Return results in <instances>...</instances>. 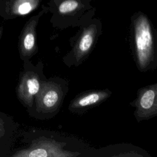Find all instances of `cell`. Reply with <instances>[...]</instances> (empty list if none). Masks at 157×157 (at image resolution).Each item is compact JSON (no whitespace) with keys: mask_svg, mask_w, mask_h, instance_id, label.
<instances>
[{"mask_svg":"<svg viewBox=\"0 0 157 157\" xmlns=\"http://www.w3.org/2000/svg\"><path fill=\"white\" fill-rule=\"evenodd\" d=\"M64 144L49 139H38L28 148L16 151L13 157H66L77 156L63 148Z\"/></svg>","mask_w":157,"mask_h":157,"instance_id":"52a82bcc","label":"cell"},{"mask_svg":"<svg viewBox=\"0 0 157 157\" xmlns=\"http://www.w3.org/2000/svg\"><path fill=\"white\" fill-rule=\"evenodd\" d=\"M133 51L139 69L142 72L156 67V54L153 26L148 17L142 12L131 17Z\"/></svg>","mask_w":157,"mask_h":157,"instance_id":"6da1fadb","label":"cell"},{"mask_svg":"<svg viewBox=\"0 0 157 157\" xmlns=\"http://www.w3.org/2000/svg\"><path fill=\"white\" fill-rule=\"evenodd\" d=\"M3 29H4L3 26H0V39H1V36H2V33H3Z\"/></svg>","mask_w":157,"mask_h":157,"instance_id":"7c38bea8","label":"cell"},{"mask_svg":"<svg viewBox=\"0 0 157 157\" xmlns=\"http://www.w3.org/2000/svg\"><path fill=\"white\" fill-rule=\"evenodd\" d=\"M4 121L0 117V126L4 125Z\"/></svg>","mask_w":157,"mask_h":157,"instance_id":"4fadbf2b","label":"cell"},{"mask_svg":"<svg viewBox=\"0 0 157 157\" xmlns=\"http://www.w3.org/2000/svg\"><path fill=\"white\" fill-rule=\"evenodd\" d=\"M80 29L71 40V50L63 58L68 66L80 65L89 55L102 31L99 19L91 18L80 26Z\"/></svg>","mask_w":157,"mask_h":157,"instance_id":"3957f363","label":"cell"},{"mask_svg":"<svg viewBox=\"0 0 157 157\" xmlns=\"http://www.w3.org/2000/svg\"><path fill=\"white\" fill-rule=\"evenodd\" d=\"M5 133V129L4 127V125L0 126V139L4 136Z\"/></svg>","mask_w":157,"mask_h":157,"instance_id":"8fae6325","label":"cell"},{"mask_svg":"<svg viewBox=\"0 0 157 157\" xmlns=\"http://www.w3.org/2000/svg\"><path fill=\"white\" fill-rule=\"evenodd\" d=\"M42 0H0V17L12 20L26 15L37 9Z\"/></svg>","mask_w":157,"mask_h":157,"instance_id":"9c48e42d","label":"cell"},{"mask_svg":"<svg viewBox=\"0 0 157 157\" xmlns=\"http://www.w3.org/2000/svg\"><path fill=\"white\" fill-rule=\"evenodd\" d=\"M68 90V83L61 78L46 79L35 96V110L42 119L50 118L60 109Z\"/></svg>","mask_w":157,"mask_h":157,"instance_id":"277c9868","label":"cell"},{"mask_svg":"<svg viewBox=\"0 0 157 157\" xmlns=\"http://www.w3.org/2000/svg\"><path fill=\"white\" fill-rule=\"evenodd\" d=\"M131 104L136 108L134 114L137 121L155 117L157 114V83L142 88L136 99Z\"/></svg>","mask_w":157,"mask_h":157,"instance_id":"ba28073f","label":"cell"},{"mask_svg":"<svg viewBox=\"0 0 157 157\" xmlns=\"http://www.w3.org/2000/svg\"><path fill=\"white\" fill-rule=\"evenodd\" d=\"M95 0H49L44 4L52 14L53 26L63 29L79 26L93 18L95 13Z\"/></svg>","mask_w":157,"mask_h":157,"instance_id":"7a4b0ae2","label":"cell"},{"mask_svg":"<svg viewBox=\"0 0 157 157\" xmlns=\"http://www.w3.org/2000/svg\"><path fill=\"white\" fill-rule=\"evenodd\" d=\"M112 94L108 90H93L82 93L75 97L69 105V110L74 113H83L93 106L105 101Z\"/></svg>","mask_w":157,"mask_h":157,"instance_id":"30bf717a","label":"cell"},{"mask_svg":"<svg viewBox=\"0 0 157 157\" xmlns=\"http://www.w3.org/2000/svg\"><path fill=\"white\" fill-rule=\"evenodd\" d=\"M47 12V7L43 4L42 9L37 14L32 16L24 25L19 37L18 42V49L21 59L29 60L37 52V26L40 17Z\"/></svg>","mask_w":157,"mask_h":157,"instance_id":"8992f818","label":"cell"},{"mask_svg":"<svg viewBox=\"0 0 157 157\" xmlns=\"http://www.w3.org/2000/svg\"><path fill=\"white\" fill-rule=\"evenodd\" d=\"M46 79L43 71L39 73V69L38 71L28 70L24 72L17 87V95L20 101L26 107L31 108L36 95Z\"/></svg>","mask_w":157,"mask_h":157,"instance_id":"5b68a950","label":"cell"}]
</instances>
